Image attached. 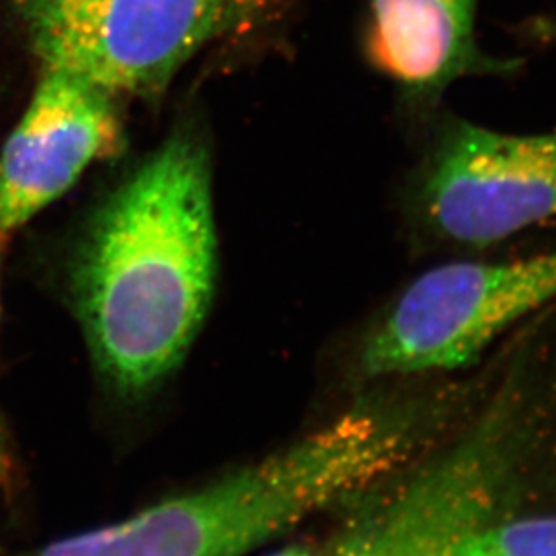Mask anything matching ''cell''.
<instances>
[{
    "mask_svg": "<svg viewBox=\"0 0 556 556\" xmlns=\"http://www.w3.org/2000/svg\"><path fill=\"white\" fill-rule=\"evenodd\" d=\"M215 271L208 154L177 135L108 199L76 255V315L119 394L143 396L181 364L212 304Z\"/></svg>",
    "mask_w": 556,
    "mask_h": 556,
    "instance_id": "cell-1",
    "label": "cell"
},
{
    "mask_svg": "<svg viewBox=\"0 0 556 556\" xmlns=\"http://www.w3.org/2000/svg\"><path fill=\"white\" fill-rule=\"evenodd\" d=\"M405 450L391 421L351 413L198 492L24 556H244L387 476Z\"/></svg>",
    "mask_w": 556,
    "mask_h": 556,
    "instance_id": "cell-2",
    "label": "cell"
},
{
    "mask_svg": "<svg viewBox=\"0 0 556 556\" xmlns=\"http://www.w3.org/2000/svg\"><path fill=\"white\" fill-rule=\"evenodd\" d=\"M555 302L556 248L504 263L439 264L387 305L359 365L369 378L460 369Z\"/></svg>",
    "mask_w": 556,
    "mask_h": 556,
    "instance_id": "cell-3",
    "label": "cell"
},
{
    "mask_svg": "<svg viewBox=\"0 0 556 556\" xmlns=\"http://www.w3.org/2000/svg\"><path fill=\"white\" fill-rule=\"evenodd\" d=\"M255 13L241 0H22L42 70L116 98L163 91L201 49Z\"/></svg>",
    "mask_w": 556,
    "mask_h": 556,
    "instance_id": "cell-4",
    "label": "cell"
},
{
    "mask_svg": "<svg viewBox=\"0 0 556 556\" xmlns=\"http://www.w3.org/2000/svg\"><path fill=\"white\" fill-rule=\"evenodd\" d=\"M414 225L435 248L479 252L556 219V130L511 135L438 125L410 188Z\"/></svg>",
    "mask_w": 556,
    "mask_h": 556,
    "instance_id": "cell-5",
    "label": "cell"
},
{
    "mask_svg": "<svg viewBox=\"0 0 556 556\" xmlns=\"http://www.w3.org/2000/svg\"><path fill=\"white\" fill-rule=\"evenodd\" d=\"M497 419L408 481L365 506L332 556H457L492 520L508 460Z\"/></svg>",
    "mask_w": 556,
    "mask_h": 556,
    "instance_id": "cell-6",
    "label": "cell"
},
{
    "mask_svg": "<svg viewBox=\"0 0 556 556\" xmlns=\"http://www.w3.org/2000/svg\"><path fill=\"white\" fill-rule=\"evenodd\" d=\"M118 98L80 76L42 70L26 113L0 152V236L62 198L122 144Z\"/></svg>",
    "mask_w": 556,
    "mask_h": 556,
    "instance_id": "cell-7",
    "label": "cell"
},
{
    "mask_svg": "<svg viewBox=\"0 0 556 556\" xmlns=\"http://www.w3.org/2000/svg\"><path fill=\"white\" fill-rule=\"evenodd\" d=\"M479 0H369L367 49L376 70L421 105H438L468 76L508 71L477 42Z\"/></svg>",
    "mask_w": 556,
    "mask_h": 556,
    "instance_id": "cell-8",
    "label": "cell"
},
{
    "mask_svg": "<svg viewBox=\"0 0 556 556\" xmlns=\"http://www.w3.org/2000/svg\"><path fill=\"white\" fill-rule=\"evenodd\" d=\"M457 556H556V515L511 520L473 531Z\"/></svg>",
    "mask_w": 556,
    "mask_h": 556,
    "instance_id": "cell-9",
    "label": "cell"
},
{
    "mask_svg": "<svg viewBox=\"0 0 556 556\" xmlns=\"http://www.w3.org/2000/svg\"><path fill=\"white\" fill-rule=\"evenodd\" d=\"M271 556H315L313 553L309 552V549H305V547L302 546H291L286 547V549H282L280 553H275V555Z\"/></svg>",
    "mask_w": 556,
    "mask_h": 556,
    "instance_id": "cell-10",
    "label": "cell"
},
{
    "mask_svg": "<svg viewBox=\"0 0 556 556\" xmlns=\"http://www.w3.org/2000/svg\"><path fill=\"white\" fill-rule=\"evenodd\" d=\"M241 2H244V4L250 5L252 10L258 11L261 8H263L264 2L266 0H241Z\"/></svg>",
    "mask_w": 556,
    "mask_h": 556,
    "instance_id": "cell-11",
    "label": "cell"
},
{
    "mask_svg": "<svg viewBox=\"0 0 556 556\" xmlns=\"http://www.w3.org/2000/svg\"><path fill=\"white\" fill-rule=\"evenodd\" d=\"M2 241H4V236H0V253H2Z\"/></svg>",
    "mask_w": 556,
    "mask_h": 556,
    "instance_id": "cell-12",
    "label": "cell"
}]
</instances>
